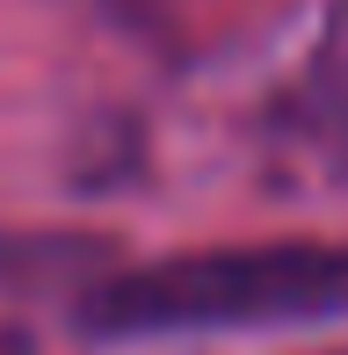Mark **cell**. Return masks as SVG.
<instances>
[{
  "mask_svg": "<svg viewBox=\"0 0 348 355\" xmlns=\"http://www.w3.org/2000/svg\"><path fill=\"white\" fill-rule=\"evenodd\" d=\"M0 355H29V341L22 334H0Z\"/></svg>",
  "mask_w": 348,
  "mask_h": 355,
  "instance_id": "cell-2",
  "label": "cell"
},
{
  "mask_svg": "<svg viewBox=\"0 0 348 355\" xmlns=\"http://www.w3.org/2000/svg\"><path fill=\"white\" fill-rule=\"evenodd\" d=\"M327 312H348V247L182 254V261L87 290L80 304V319L109 341L225 334V327H276V319H327Z\"/></svg>",
  "mask_w": 348,
  "mask_h": 355,
  "instance_id": "cell-1",
  "label": "cell"
}]
</instances>
